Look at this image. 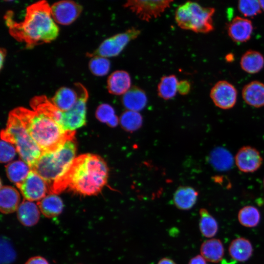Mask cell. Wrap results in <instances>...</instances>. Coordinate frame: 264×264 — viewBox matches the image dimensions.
Returning <instances> with one entry per match:
<instances>
[{"label":"cell","instance_id":"cell-1","mask_svg":"<svg viewBox=\"0 0 264 264\" xmlns=\"http://www.w3.org/2000/svg\"><path fill=\"white\" fill-rule=\"evenodd\" d=\"M109 168L102 157L92 154H81L53 183L49 194H58L68 189L82 196L97 195L107 184Z\"/></svg>","mask_w":264,"mask_h":264},{"label":"cell","instance_id":"cell-2","mask_svg":"<svg viewBox=\"0 0 264 264\" xmlns=\"http://www.w3.org/2000/svg\"><path fill=\"white\" fill-rule=\"evenodd\" d=\"M5 20L10 34L25 43L27 47L51 42L59 34V28L51 14V6L45 0L28 6L22 22H15L9 13Z\"/></svg>","mask_w":264,"mask_h":264},{"label":"cell","instance_id":"cell-3","mask_svg":"<svg viewBox=\"0 0 264 264\" xmlns=\"http://www.w3.org/2000/svg\"><path fill=\"white\" fill-rule=\"evenodd\" d=\"M11 111L21 120L43 153L57 151L67 141L74 139L75 131H65L53 119L40 111L19 107Z\"/></svg>","mask_w":264,"mask_h":264},{"label":"cell","instance_id":"cell-4","mask_svg":"<svg viewBox=\"0 0 264 264\" xmlns=\"http://www.w3.org/2000/svg\"><path fill=\"white\" fill-rule=\"evenodd\" d=\"M76 151L74 139L68 140L57 151L43 153L30 169L44 179L49 189L74 159Z\"/></svg>","mask_w":264,"mask_h":264},{"label":"cell","instance_id":"cell-5","mask_svg":"<svg viewBox=\"0 0 264 264\" xmlns=\"http://www.w3.org/2000/svg\"><path fill=\"white\" fill-rule=\"evenodd\" d=\"M1 140L13 144L22 159L31 168L43 151L27 132L21 120L12 111L6 128L1 132Z\"/></svg>","mask_w":264,"mask_h":264},{"label":"cell","instance_id":"cell-6","mask_svg":"<svg viewBox=\"0 0 264 264\" xmlns=\"http://www.w3.org/2000/svg\"><path fill=\"white\" fill-rule=\"evenodd\" d=\"M214 12V8L204 7L196 2L188 1L177 8L175 20L183 29L207 33L214 29L212 17Z\"/></svg>","mask_w":264,"mask_h":264},{"label":"cell","instance_id":"cell-7","mask_svg":"<svg viewBox=\"0 0 264 264\" xmlns=\"http://www.w3.org/2000/svg\"><path fill=\"white\" fill-rule=\"evenodd\" d=\"M78 93L77 101L74 106L66 111H62L60 126L65 131H75L86 124V103L88 92L81 84H76Z\"/></svg>","mask_w":264,"mask_h":264},{"label":"cell","instance_id":"cell-8","mask_svg":"<svg viewBox=\"0 0 264 264\" xmlns=\"http://www.w3.org/2000/svg\"><path fill=\"white\" fill-rule=\"evenodd\" d=\"M140 34V30L135 27L129 28L124 32L105 40L89 56L108 58L118 56L128 44L138 37Z\"/></svg>","mask_w":264,"mask_h":264},{"label":"cell","instance_id":"cell-9","mask_svg":"<svg viewBox=\"0 0 264 264\" xmlns=\"http://www.w3.org/2000/svg\"><path fill=\"white\" fill-rule=\"evenodd\" d=\"M173 0H129L123 5L130 9L141 20L149 22L160 17L170 7Z\"/></svg>","mask_w":264,"mask_h":264},{"label":"cell","instance_id":"cell-10","mask_svg":"<svg viewBox=\"0 0 264 264\" xmlns=\"http://www.w3.org/2000/svg\"><path fill=\"white\" fill-rule=\"evenodd\" d=\"M24 199L30 201H40L49 194L47 183L44 179L32 170L21 183L16 184Z\"/></svg>","mask_w":264,"mask_h":264},{"label":"cell","instance_id":"cell-11","mask_svg":"<svg viewBox=\"0 0 264 264\" xmlns=\"http://www.w3.org/2000/svg\"><path fill=\"white\" fill-rule=\"evenodd\" d=\"M210 97L214 104L221 109H229L237 101V91L235 88L226 81L218 82L211 88Z\"/></svg>","mask_w":264,"mask_h":264},{"label":"cell","instance_id":"cell-12","mask_svg":"<svg viewBox=\"0 0 264 264\" xmlns=\"http://www.w3.org/2000/svg\"><path fill=\"white\" fill-rule=\"evenodd\" d=\"M82 10V7L71 0H61L51 6V14L55 22L68 25L74 22Z\"/></svg>","mask_w":264,"mask_h":264},{"label":"cell","instance_id":"cell-13","mask_svg":"<svg viewBox=\"0 0 264 264\" xmlns=\"http://www.w3.org/2000/svg\"><path fill=\"white\" fill-rule=\"evenodd\" d=\"M235 160L238 169L244 173L255 172L263 162V158L259 152L249 146L242 147L236 154Z\"/></svg>","mask_w":264,"mask_h":264},{"label":"cell","instance_id":"cell-14","mask_svg":"<svg viewBox=\"0 0 264 264\" xmlns=\"http://www.w3.org/2000/svg\"><path fill=\"white\" fill-rule=\"evenodd\" d=\"M227 32L233 41L243 43L250 38L253 32V25L250 20L237 16L228 24Z\"/></svg>","mask_w":264,"mask_h":264},{"label":"cell","instance_id":"cell-15","mask_svg":"<svg viewBox=\"0 0 264 264\" xmlns=\"http://www.w3.org/2000/svg\"><path fill=\"white\" fill-rule=\"evenodd\" d=\"M131 78L128 72L119 70L112 72L107 80L109 92L113 95H124L131 88Z\"/></svg>","mask_w":264,"mask_h":264},{"label":"cell","instance_id":"cell-16","mask_svg":"<svg viewBox=\"0 0 264 264\" xmlns=\"http://www.w3.org/2000/svg\"><path fill=\"white\" fill-rule=\"evenodd\" d=\"M40 212L37 204L33 201L24 199L17 210V216L22 224L30 227L38 223L40 217Z\"/></svg>","mask_w":264,"mask_h":264},{"label":"cell","instance_id":"cell-17","mask_svg":"<svg viewBox=\"0 0 264 264\" xmlns=\"http://www.w3.org/2000/svg\"><path fill=\"white\" fill-rule=\"evenodd\" d=\"M21 197L13 187L3 186L0 191V210L4 214L17 211L20 204Z\"/></svg>","mask_w":264,"mask_h":264},{"label":"cell","instance_id":"cell-18","mask_svg":"<svg viewBox=\"0 0 264 264\" xmlns=\"http://www.w3.org/2000/svg\"><path fill=\"white\" fill-rule=\"evenodd\" d=\"M242 96L248 105L255 108L264 106V84L253 81L246 84L242 90Z\"/></svg>","mask_w":264,"mask_h":264},{"label":"cell","instance_id":"cell-19","mask_svg":"<svg viewBox=\"0 0 264 264\" xmlns=\"http://www.w3.org/2000/svg\"><path fill=\"white\" fill-rule=\"evenodd\" d=\"M122 102L128 110L138 112L146 106L147 97L142 89L134 86L123 95Z\"/></svg>","mask_w":264,"mask_h":264},{"label":"cell","instance_id":"cell-20","mask_svg":"<svg viewBox=\"0 0 264 264\" xmlns=\"http://www.w3.org/2000/svg\"><path fill=\"white\" fill-rule=\"evenodd\" d=\"M198 195V192L194 188L181 186L178 187L174 194L173 202L178 209L188 210L196 204Z\"/></svg>","mask_w":264,"mask_h":264},{"label":"cell","instance_id":"cell-21","mask_svg":"<svg viewBox=\"0 0 264 264\" xmlns=\"http://www.w3.org/2000/svg\"><path fill=\"white\" fill-rule=\"evenodd\" d=\"M253 246L247 239L239 237L230 243L228 252L230 257L235 261L243 262L247 261L252 255Z\"/></svg>","mask_w":264,"mask_h":264},{"label":"cell","instance_id":"cell-22","mask_svg":"<svg viewBox=\"0 0 264 264\" xmlns=\"http://www.w3.org/2000/svg\"><path fill=\"white\" fill-rule=\"evenodd\" d=\"M37 204L41 213L47 218H53L59 216L64 208L62 199L55 194H48L38 201Z\"/></svg>","mask_w":264,"mask_h":264},{"label":"cell","instance_id":"cell-23","mask_svg":"<svg viewBox=\"0 0 264 264\" xmlns=\"http://www.w3.org/2000/svg\"><path fill=\"white\" fill-rule=\"evenodd\" d=\"M78 98L77 91L67 87H62L50 100L51 103L62 111L70 110Z\"/></svg>","mask_w":264,"mask_h":264},{"label":"cell","instance_id":"cell-24","mask_svg":"<svg viewBox=\"0 0 264 264\" xmlns=\"http://www.w3.org/2000/svg\"><path fill=\"white\" fill-rule=\"evenodd\" d=\"M200 251L201 255L209 262L218 263L221 261L224 253L223 245L218 239L207 240L201 244Z\"/></svg>","mask_w":264,"mask_h":264},{"label":"cell","instance_id":"cell-25","mask_svg":"<svg viewBox=\"0 0 264 264\" xmlns=\"http://www.w3.org/2000/svg\"><path fill=\"white\" fill-rule=\"evenodd\" d=\"M209 161L214 169L220 171L229 170L234 163L232 154L226 149L220 147L211 151Z\"/></svg>","mask_w":264,"mask_h":264},{"label":"cell","instance_id":"cell-26","mask_svg":"<svg viewBox=\"0 0 264 264\" xmlns=\"http://www.w3.org/2000/svg\"><path fill=\"white\" fill-rule=\"evenodd\" d=\"M240 65L244 71L250 74L256 73L264 67V58L259 52L249 50L242 56Z\"/></svg>","mask_w":264,"mask_h":264},{"label":"cell","instance_id":"cell-27","mask_svg":"<svg viewBox=\"0 0 264 264\" xmlns=\"http://www.w3.org/2000/svg\"><path fill=\"white\" fill-rule=\"evenodd\" d=\"M5 168L7 177L16 185L22 182L31 170L23 160L12 161L6 165Z\"/></svg>","mask_w":264,"mask_h":264},{"label":"cell","instance_id":"cell-28","mask_svg":"<svg viewBox=\"0 0 264 264\" xmlns=\"http://www.w3.org/2000/svg\"><path fill=\"white\" fill-rule=\"evenodd\" d=\"M199 213V228L201 234L206 238L213 237L217 233L219 229L216 220L205 208H201Z\"/></svg>","mask_w":264,"mask_h":264},{"label":"cell","instance_id":"cell-29","mask_svg":"<svg viewBox=\"0 0 264 264\" xmlns=\"http://www.w3.org/2000/svg\"><path fill=\"white\" fill-rule=\"evenodd\" d=\"M178 80L175 75L161 77L157 86L158 96L164 100L174 98L177 91Z\"/></svg>","mask_w":264,"mask_h":264},{"label":"cell","instance_id":"cell-30","mask_svg":"<svg viewBox=\"0 0 264 264\" xmlns=\"http://www.w3.org/2000/svg\"><path fill=\"white\" fill-rule=\"evenodd\" d=\"M238 218L239 222L242 226L246 227H254L260 222L261 214L256 207L247 205L239 210Z\"/></svg>","mask_w":264,"mask_h":264},{"label":"cell","instance_id":"cell-31","mask_svg":"<svg viewBox=\"0 0 264 264\" xmlns=\"http://www.w3.org/2000/svg\"><path fill=\"white\" fill-rule=\"evenodd\" d=\"M120 122L123 129L132 132L139 129L142 123V117L137 111L126 110L121 115Z\"/></svg>","mask_w":264,"mask_h":264},{"label":"cell","instance_id":"cell-32","mask_svg":"<svg viewBox=\"0 0 264 264\" xmlns=\"http://www.w3.org/2000/svg\"><path fill=\"white\" fill-rule=\"evenodd\" d=\"M95 115L99 121L106 123L110 127H114L118 124V119L115 114L114 110L108 104H102L99 106Z\"/></svg>","mask_w":264,"mask_h":264},{"label":"cell","instance_id":"cell-33","mask_svg":"<svg viewBox=\"0 0 264 264\" xmlns=\"http://www.w3.org/2000/svg\"><path fill=\"white\" fill-rule=\"evenodd\" d=\"M89 67L94 75L103 76L107 74L110 69V63L107 58L94 56L90 60Z\"/></svg>","mask_w":264,"mask_h":264},{"label":"cell","instance_id":"cell-34","mask_svg":"<svg viewBox=\"0 0 264 264\" xmlns=\"http://www.w3.org/2000/svg\"><path fill=\"white\" fill-rule=\"evenodd\" d=\"M238 9L245 17H253L259 14L261 7L259 0H240L238 2Z\"/></svg>","mask_w":264,"mask_h":264},{"label":"cell","instance_id":"cell-35","mask_svg":"<svg viewBox=\"0 0 264 264\" xmlns=\"http://www.w3.org/2000/svg\"><path fill=\"white\" fill-rule=\"evenodd\" d=\"M16 152L17 150L13 144L1 140L0 160L1 163H6L12 160L16 155Z\"/></svg>","mask_w":264,"mask_h":264},{"label":"cell","instance_id":"cell-36","mask_svg":"<svg viewBox=\"0 0 264 264\" xmlns=\"http://www.w3.org/2000/svg\"><path fill=\"white\" fill-rule=\"evenodd\" d=\"M177 91L181 95L187 94L191 89V85L187 80H181L178 82Z\"/></svg>","mask_w":264,"mask_h":264},{"label":"cell","instance_id":"cell-37","mask_svg":"<svg viewBox=\"0 0 264 264\" xmlns=\"http://www.w3.org/2000/svg\"><path fill=\"white\" fill-rule=\"evenodd\" d=\"M24 264H49V263L44 257L36 256L29 258Z\"/></svg>","mask_w":264,"mask_h":264},{"label":"cell","instance_id":"cell-38","mask_svg":"<svg viewBox=\"0 0 264 264\" xmlns=\"http://www.w3.org/2000/svg\"><path fill=\"white\" fill-rule=\"evenodd\" d=\"M188 264H207L206 260L201 255H197L193 257Z\"/></svg>","mask_w":264,"mask_h":264},{"label":"cell","instance_id":"cell-39","mask_svg":"<svg viewBox=\"0 0 264 264\" xmlns=\"http://www.w3.org/2000/svg\"><path fill=\"white\" fill-rule=\"evenodd\" d=\"M157 264H176L173 260L168 258H163L159 260Z\"/></svg>","mask_w":264,"mask_h":264},{"label":"cell","instance_id":"cell-40","mask_svg":"<svg viewBox=\"0 0 264 264\" xmlns=\"http://www.w3.org/2000/svg\"><path fill=\"white\" fill-rule=\"evenodd\" d=\"M6 55V51L4 48L0 49V68H2L4 63L5 57Z\"/></svg>","mask_w":264,"mask_h":264},{"label":"cell","instance_id":"cell-41","mask_svg":"<svg viewBox=\"0 0 264 264\" xmlns=\"http://www.w3.org/2000/svg\"><path fill=\"white\" fill-rule=\"evenodd\" d=\"M226 59L228 61H231V60L233 59V55L231 54H228L226 56Z\"/></svg>","mask_w":264,"mask_h":264},{"label":"cell","instance_id":"cell-42","mask_svg":"<svg viewBox=\"0 0 264 264\" xmlns=\"http://www.w3.org/2000/svg\"><path fill=\"white\" fill-rule=\"evenodd\" d=\"M261 8L264 11V0H259Z\"/></svg>","mask_w":264,"mask_h":264},{"label":"cell","instance_id":"cell-43","mask_svg":"<svg viewBox=\"0 0 264 264\" xmlns=\"http://www.w3.org/2000/svg\"><path fill=\"white\" fill-rule=\"evenodd\" d=\"M263 183H264V178Z\"/></svg>","mask_w":264,"mask_h":264}]
</instances>
